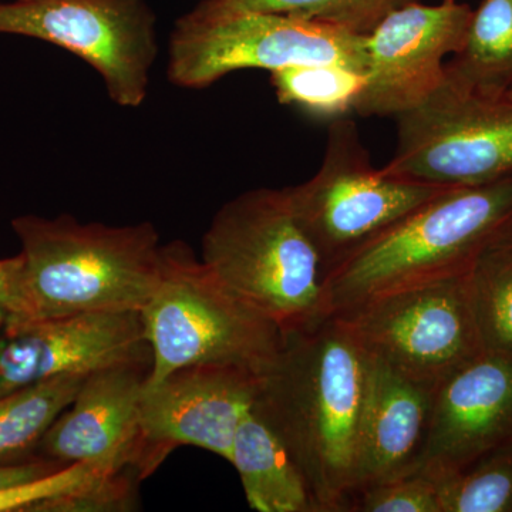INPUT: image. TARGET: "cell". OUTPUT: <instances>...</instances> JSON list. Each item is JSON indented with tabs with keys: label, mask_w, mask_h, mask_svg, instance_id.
<instances>
[{
	"label": "cell",
	"mask_w": 512,
	"mask_h": 512,
	"mask_svg": "<svg viewBox=\"0 0 512 512\" xmlns=\"http://www.w3.org/2000/svg\"><path fill=\"white\" fill-rule=\"evenodd\" d=\"M434 387L373 357L353 494L420 467Z\"/></svg>",
	"instance_id": "cell-16"
},
{
	"label": "cell",
	"mask_w": 512,
	"mask_h": 512,
	"mask_svg": "<svg viewBox=\"0 0 512 512\" xmlns=\"http://www.w3.org/2000/svg\"><path fill=\"white\" fill-rule=\"evenodd\" d=\"M63 467L67 466L43 457H36L33 460L25 461V463L0 466V491L30 483L37 478L62 470Z\"/></svg>",
	"instance_id": "cell-26"
},
{
	"label": "cell",
	"mask_w": 512,
	"mask_h": 512,
	"mask_svg": "<svg viewBox=\"0 0 512 512\" xmlns=\"http://www.w3.org/2000/svg\"><path fill=\"white\" fill-rule=\"evenodd\" d=\"M511 221L512 174L446 188L330 269L333 315L470 271L485 244Z\"/></svg>",
	"instance_id": "cell-3"
},
{
	"label": "cell",
	"mask_w": 512,
	"mask_h": 512,
	"mask_svg": "<svg viewBox=\"0 0 512 512\" xmlns=\"http://www.w3.org/2000/svg\"><path fill=\"white\" fill-rule=\"evenodd\" d=\"M22 271V254L0 259V330L5 328L12 318Z\"/></svg>",
	"instance_id": "cell-27"
},
{
	"label": "cell",
	"mask_w": 512,
	"mask_h": 512,
	"mask_svg": "<svg viewBox=\"0 0 512 512\" xmlns=\"http://www.w3.org/2000/svg\"><path fill=\"white\" fill-rule=\"evenodd\" d=\"M373 357L339 316L285 335L256 407L302 468L318 512H349Z\"/></svg>",
	"instance_id": "cell-1"
},
{
	"label": "cell",
	"mask_w": 512,
	"mask_h": 512,
	"mask_svg": "<svg viewBox=\"0 0 512 512\" xmlns=\"http://www.w3.org/2000/svg\"><path fill=\"white\" fill-rule=\"evenodd\" d=\"M504 97L512 101V89L508 90V92L504 94Z\"/></svg>",
	"instance_id": "cell-28"
},
{
	"label": "cell",
	"mask_w": 512,
	"mask_h": 512,
	"mask_svg": "<svg viewBox=\"0 0 512 512\" xmlns=\"http://www.w3.org/2000/svg\"><path fill=\"white\" fill-rule=\"evenodd\" d=\"M512 440V352L484 349L434 387L420 467L446 477Z\"/></svg>",
	"instance_id": "cell-13"
},
{
	"label": "cell",
	"mask_w": 512,
	"mask_h": 512,
	"mask_svg": "<svg viewBox=\"0 0 512 512\" xmlns=\"http://www.w3.org/2000/svg\"><path fill=\"white\" fill-rule=\"evenodd\" d=\"M271 84L282 104L333 121L355 109L365 73L339 64H299L271 72Z\"/></svg>",
	"instance_id": "cell-22"
},
{
	"label": "cell",
	"mask_w": 512,
	"mask_h": 512,
	"mask_svg": "<svg viewBox=\"0 0 512 512\" xmlns=\"http://www.w3.org/2000/svg\"><path fill=\"white\" fill-rule=\"evenodd\" d=\"M409 0H201L191 15L217 18L235 13H281L366 36L380 20Z\"/></svg>",
	"instance_id": "cell-21"
},
{
	"label": "cell",
	"mask_w": 512,
	"mask_h": 512,
	"mask_svg": "<svg viewBox=\"0 0 512 512\" xmlns=\"http://www.w3.org/2000/svg\"><path fill=\"white\" fill-rule=\"evenodd\" d=\"M0 35L32 37L79 56L121 107L146 100L158 52L147 0H0Z\"/></svg>",
	"instance_id": "cell-8"
},
{
	"label": "cell",
	"mask_w": 512,
	"mask_h": 512,
	"mask_svg": "<svg viewBox=\"0 0 512 512\" xmlns=\"http://www.w3.org/2000/svg\"><path fill=\"white\" fill-rule=\"evenodd\" d=\"M446 188L376 168L355 121L340 117L330 123L318 173L285 191L328 275L357 248Z\"/></svg>",
	"instance_id": "cell-6"
},
{
	"label": "cell",
	"mask_w": 512,
	"mask_h": 512,
	"mask_svg": "<svg viewBox=\"0 0 512 512\" xmlns=\"http://www.w3.org/2000/svg\"><path fill=\"white\" fill-rule=\"evenodd\" d=\"M366 36L281 13L178 19L167 74L183 89H205L238 70L339 64L365 73Z\"/></svg>",
	"instance_id": "cell-7"
},
{
	"label": "cell",
	"mask_w": 512,
	"mask_h": 512,
	"mask_svg": "<svg viewBox=\"0 0 512 512\" xmlns=\"http://www.w3.org/2000/svg\"><path fill=\"white\" fill-rule=\"evenodd\" d=\"M444 70L446 82L466 92L504 97L512 89V0H481Z\"/></svg>",
	"instance_id": "cell-18"
},
{
	"label": "cell",
	"mask_w": 512,
	"mask_h": 512,
	"mask_svg": "<svg viewBox=\"0 0 512 512\" xmlns=\"http://www.w3.org/2000/svg\"><path fill=\"white\" fill-rule=\"evenodd\" d=\"M143 480L134 467L106 471L70 493L37 505L45 512H121L136 508L137 483Z\"/></svg>",
	"instance_id": "cell-25"
},
{
	"label": "cell",
	"mask_w": 512,
	"mask_h": 512,
	"mask_svg": "<svg viewBox=\"0 0 512 512\" xmlns=\"http://www.w3.org/2000/svg\"><path fill=\"white\" fill-rule=\"evenodd\" d=\"M231 463L249 507L258 512H318L292 451L256 404L239 424Z\"/></svg>",
	"instance_id": "cell-17"
},
{
	"label": "cell",
	"mask_w": 512,
	"mask_h": 512,
	"mask_svg": "<svg viewBox=\"0 0 512 512\" xmlns=\"http://www.w3.org/2000/svg\"><path fill=\"white\" fill-rule=\"evenodd\" d=\"M441 512L439 477L424 470L410 471L360 488L352 495L349 512Z\"/></svg>",
	"instance_id": "cell-24"
},
{
	"label": "cell",
	"mask_w": 512,
	"mask_h": 512,
	"mask_svg": "<svg viewBox=\"0 0 512 512\" xmlns=\"http://www.w3.org/2000/svg\"><path fill=\"white\" fill-rule=\"evenodd\" d=\"M468 279L484 348L512 352V221L481 249Z\"/></svg>",
	"instance_id": "cell-20"
},
{
	"label": "cell",
	"mask_w": 512,
	"mask_h": 512,
	"mask_svg": "<svg viewBox=\"0 0 512 512\" xmlns=\"http://www.w3.org/2000/svg\"><path fill=\"white\" fill-rule=\"evenodd\" d=\"M150 353L140 312L10 323L0 330V396Z\"/></svg>",
	"instance_id": "cell-14"
},
{
	"label": "cell",
	"mask_w": 512,
	"mask_h": 512,
	"mask_svg": "<svg viewBox=\"0 0 512 512\" xmlns=\"http://www.w3.org/2000/svg\"><path fill=\"white\" fill-rule=\"evenodd\" d=\"M140 313L151 352L146 386L197 365L241 366L262 375L285 338L274 320L181 241L161 247L160 281Z\"/></svg>",
	"instance_id": "cell-5"
},
{
	"label": "cell",
	"mask_w": 512,
	"mask_h": 512,
	"mask_svg": "<svg viewBox=\"0 0 512 512\" xmlns=\"http://www.w3.org/2000/svg\"><path fill=\"white\" fill-rule=\"evenodd\" d=\"M473 9L456 0L427 6L409 0L366 35L365 86L356 114L394 117L416 109L446 80L448 56L466 39Z\"/></svg>",
	"instance_id": "cell-12"
},
{
	"label": "cell",
	"mask_w": 512,
	"mask_h": 512,
	"mask_svg": "<svg viewBox=\"0 0 512 512\" xmlns=\"http://www.w3.org/2000/svg\"><path fill=\"white\" fill-rule=\"evenodd\" d=\"M389 173L444 187H470L512 174V101L451 86L396 117Z\"/></svg>",
	"instance_id": "cell-9"
},
{
	"label": "cell",
	"mask_w": 512,
	"mask_h": 512,
	"mask_svg": "<svg viewBox=\"0 0 512 512\" xmlns=\"http://www.w3.org/2000/svg\"><path fill=\"white\" fill-rule=\"evenodd\" d=\"M150 369L151 352L90 372L72 404L46 431L37 448L39 457L64 466L134 467L141 397Z\"/></svg>",
	"instance_id": "cell-15"
},
{
	"label": "cell",
	"mask_w": 512,
	"mask_h": 512,
	"mask_svg": "<svg viewBox=\"0 0 512 512\" xmlns=\"http://www.w3.org/2000/svg\"><path fill=\"white\" fill-rule=\"evenodd\" d=\"M376 359L436 386L483 352L468 271L338 313Z\"/></svg>",
	"instance_id": "cell-10"
},
{
	"label": "cell",
	"mask_w": 512,
	"mask_h": 512,
	"mask_svg": "<svg viewBox=\"0 0 512 512\" xmlns=\"http://www.w3.org/2000/svg\"><path fill=\"white\" fill-rule=\"evenodd\" d=\"M23 271L10 323L141 312L160 281V234L150 222L109 227L72 215L12 221Z\"/></svg>",
	"instance_id": "cell-2"
},
{
	"label": "cell",
	"mask_w": 512,
	"mask_h": 512,
	"mask_svg": "<svg viewBox=\"0 0 512 512\" xmlns=\"http://www.w3.org/2000/svg\"><path fill=\"white\" fill-rule=\"evenodd\" d=\"M439 480L441 512H512V440Z\"/></svg>",
	"instance_id": "cell-23"
},
{
	"label": "cell",
	"mask_w": 512,
	"mask_h": 512,
	"mask_svg": "<svg viewBox=\"0 0 512 512\" xmlns=\"http://www.w3.org/2000/svg\"><path fill=\"white\" fill-rule=\"evenodd\" d=\"M201 259L284 336L333 316L325 265L285 188H258L228 201L202 237Z\"/></svg>",
	"instance_id": "cell-4"
},
{
	"label": "cell",
	"mask_w": 512,
	"mask_h": 512,
	"mask_svg": "<svg viewBox=\"0 0 512 512\" xmlns=\"http://www.w3.org/2000/svg\"><path fill=\"white\" fill-rule=\"evenodd\" d=\"M261 375L247 367H183L154 386L144 387L140 437L134 467L141 478L157 470L180 446L231 457L239 424L252 409Z\"/></svg>",
	"instance_id": "cell-11"
},
{
	"label": "cell",
	"mask_w": 512,
	"mask_h": 512,
	"mask_svg": "<svg viewBox=\"0 0 512 512\" xmlns=\"http://www.w3.org/2000/svg\"><path fill=\"white\" fill-rule=\"evenodd\" d=\"M87 375H63L0 396V466L33 460L40 441L72 404Z\"/></svg>",
	"instance_id": "cell-19"
}]
</instances>
